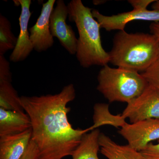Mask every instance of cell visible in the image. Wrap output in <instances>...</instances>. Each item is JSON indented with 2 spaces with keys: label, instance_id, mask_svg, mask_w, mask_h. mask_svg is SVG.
Returning <instances> with one entry per match:
<instances>
[{
  "label": "cell",
  "instance_id": "cell-1",
  "mask_svg": "<svg viewBox=\"0 0 159 159\" xmlns=\"http://www.w3.org/2000/svg\"><path fill=\"white\" fill-rule=\"evenodd\" d=\"M73 84L59 93L21 96L20 102L31 122L32 139L39 150L37 159H62L71 156L89 129H75L69 122L67 106L76 98Z\"/></svg>",
  "mask_w": 159,
  "mask_h": 159
},
{
  "label": "cell",
  "instance_id": "cell-2",
  "mask_svg": "<svg viewBox=\"0 0 159 159\" xmlns=\"http://www.w3.org/2000/svg\"><path fill=\"white\" fill-rule=\"evenodd\" d=\"M67 6L69 20L75 23L79 34L75 55L80 66L89 68L107 65L109 54L102 47L101 26L93 16V9L84 6L81 0H72Z\"/></svg>",
  "mask_w": 159,
  "mask_h": 159
},
{
  "label": "cell",
  "instance_id": "cell-3",
  "mask_svg": "<svg viewBox=\"0 0 159 159\" xmlns=\"http://www.w3.org/2000/svg\"><path fill=\"white\" fill-rule=\"evenodd\" d=\"M108 53L112 64L142 73L159 59V43L151 33L119 31Z\"/></svg>",
  "mask_w": 159,
  "mask_h": 159
},
{
  "label": "cell",
  "instance_id": "cell-4",
  "mask_svg": "<svg viewBox=\"0 0 159 159\" xmlns=\"http://www.w3.org/2000/svg\"><path fill=\"white\" fill-rule=\"evenodd\" d=\"M97 80V90L110 102L128 103L140 96L148 84L139 72L108 65L99 71Z\"/></svg>",
  "mask_w": 159,
  "mask_h": 159
},
{
  "label": "cell",
  "instance_id": "cell-5",
  "mask_svg": "<svg viewBox=\"0 0 159 159\" xmlns=\"http://www.w3.org/2000/svg\"><path fill=\"white\" fill-rule=\"evenodd\" d=\"M122 116L130 123L159 119V91L148 84L140 96L127 103Z\"/></svg>",
  "mask_w": 159,
  "mask_h": 159
},
{
  "label": "cell",
  "instance_id": "cell-6",
  "mask_svg": "<svg viewBox=\"0 0 159 159\" xmlns=\"http://www.w3.org/2000/svg\"><path fill=\"white\" fill-rule=\"evenodd\" d=\"M56 5L50 17L51 34L59 41L61 45L71 55L77 52L78 39L73 28L67 24L68 8L63 0L56 1Z\"/></svg>",
  "mask_w": 159,
  "mask_h": 159
},
{
  "label": "cell",
  "instance_id": "cell-7",
  "mask_svg": "<svg viewBox=\"0 0 159 159\" xmlns=\"http://www.w3.org/2000/svg\"><path fill=\"white\" fill-rule=\"evenodd\" d=\"M119 133L131 148L141 151L152 141L159 139V119L127 123L121 128Z\"/></svg>",
  "mask_w": 159,
  "mask_h": 159
},
{
  "label": "cell",
  "instance_id": "cell-8",
  "mask_svg": "<svg viewBox=\"0 0 159 159\" xmlns=\"http://www.w3.org/2000/svg\"><path fill=\"white\" fill-rule=\"evenodd\" d=\"M93 17L107 31H123L128 23L134 20H145L159 22V10L147 9H133L132 11L115 15H103L97 9H93Z\"/></svg>",
  "mask_w": 159,
  "mask_h": 159
},
{
  "label": "cell",
  "instance_id": "cell-9",
  "mask_svg": "<svg viewBox=\"0 0 159 159\" xmlns=\"http://www.w3.org/2000/svg\"><path fill=\"white\" fill-rule=\"evenodd\" d=\"M56 2L55 0H48L43 4L39 17L29 29L33 50L36 52H45L54 44V37L50 31V17Z\"/></svg>",
  "mask_w": 159,
  "mask_h": 159
},
{
  "label": "cell",
  "instance_id": "cell-10",
  "mask_svg": "<svg viewBox=\"0 0 159 159\" xmlns=\"http://www.w3.org/2000/svg\"><path fill=\"white\" fill-rule=\"evenodd\" d=\"M18 1L21 9L19 19L20 31L17 37V43L9 57L10 61L14 63L25 60L34 50L28 29L29 20L32 13L30 11L31 1L18 0Z\"/></svg>",
  "mask_w": 159,
  "mask_h": 159
},
{
  "label": "cell",
  "instance_id": "cell-11",
  "mask_svg": "<svg viewBox=\"0 0 159 159\" xmlns=\"http://www.w3.org/2000/svg\"><path fill=\"white\" fill-rule=\"evenodd\" d=\"M32 139V129L22 133L0 137V159H20Z\"/></svg>",
  "mask_w": 159,
  "mask_h": 159
},
{
  "label": "cell",
  "instance_id": "cell-12",
  "mask_svg": "<svg viewBox=\"0 0 159 159\" xmlns=\"http://www.w3.org/2000/svg\"><path fill=\"white\" fill-rule=\"evenodd\" d=\"M31 129V119L25 112L0 108V137L17 134Z\"/></svg>",
  "mask_w": 159,
  "mask_h": 159
},
{
  "label": "cell",
  "instance_id": "cell-13",
  "mask_svg": "<svg viewBox=\"0 0 159 159\" xmlns=\"http://www.w3.org/2000/svg\"><path fill=\"white\" fill-rule=\"evenodd\" d=\"M100 152L108 159H141L140 152L128 145L117 144L104 134L99 138Z\"/></svg>",
  "mask_w": 159,
  "mask_h": 159
},
{
  "label": "cell",
  "instance_id": "cell-14",
  "mask_svg": "<svg viewBox=\"0 0 159 159\" xmlns=\"http://www.w3.org/2000/svg\"><path fill=\"white\" fill-rule=\"evenodd\" d=\"M100 131L98 129L91 131L83 136L81 142L71 155L72 159H99V138Z\"/></svg>",
  "mask_w": 159,
  "mask_h": 159
},
{
  "label": "cell",
  "instance_id": "cell-15",
  "mask_svg": "<svg viewBox=\"0 0 159 159\" xmlns=\"http://www.w3.org/2000/svg\"><path fill=\"white\" fill-rule=\"evenodd\" d=\"M93 110V124L89 127L91 131L99 126L106 125H111L116 127L120 126L122 128L127 123L122 115L115 116L111 113L108 104L96 103L94 105Z\"/></svg>",
  "mask_w": 159,
  "mask_h": 159
},
{
  "label": "cell",
  "instance_id": "cell-16",
  "mask_svg": "<svg viewBox=\"0 0 159 159\" xmlns=\"http://www.w3.org/2000/svg\"><path fill=\"white\" fill-rule=\"evenodd\" d=\"M17 92L11 82H0V108L19 112H25L20 102Z\"/></svg>",
  "mask_w": 159,
  "mask_h": 159
},
{
  "label": "cell",
  "instance_id": "cell-17",
  "mask_svg": "<svg viewBox=\"0 0 159 159\" xmlns=\"http://www.w3.org/2000/svg\"><path fill=\"white\" fill-rule=\"evenodd\" d=\"M18 38L11 31L10 21L2 14H0V55H4L9 50H14Z\"/></svg>",
  "mask_w": 159,
  "mask_h": 159
},
{
  "label": "cell",
  "instance_id": "cell-18",
  "mask_svg": "<svg viewBox=\"0 0 159 159\" xmlns=\"http://www.w3.org/2000/svg\"><path fill=\"white\" fill-rule=\"evenodd\" d=\"M141 74L148 84L159 91V59Z\"/></svg>",
  "mask_w": 159,
  "mask_h": 159
},
{
  "label": "cell",
  "instance_id": "cell-19",
  "mask_svg": "<svg viewBox=\"0 0 159 159\" xmlns=\"http://www.w3.org/2000/svg\"><path fill=\"white\" fill-rule=\"evenodd\" d=\"M2 81L12 82L10 63L4 55H0V82Z\"/></svg>",
  "mask_w": 159,
  "mask_h": 159
},
{
  "label": "cell",
  "instance_id": "cell-20",
  "mask_svg": "<svg viewBox=\"0 0 159 159\" xmlns=\"http://www.w3.org/2000/svg\"><path fill=\"white\" fill-rule=\"evenodd\" d=\"M139 152L141 159H159V142L157 144L151 142Z\"/></svg>",
  "mask_w": 159,
  "mask_h": 159
},
{
  "label": "cell",
  "instance_id": "cell-21",
  "mask_svg": "<svg viewBox=\"0 0 159 159\" xmlns=\"http://www.w3.org/2000/svg\"><path fill=\"white\" fill-rule=\"evenodd\" d=\"M39 150L37 145L31 139L25 152L20 159H37Z\"/></svg>",
  "mask_w": 159,
  "mask_h": 159
},
{
  "label": "cell",
  "instance_id": "cell-22",
  "mask_svg": "<svg viewBox=\"0 0 159 159\" xmlns=\"http://www.w3.org/2000/svg\"><path fill=\"white\" fill-rule=\"evenodd\" d=\"M155 1V0H129L128 2L133 9H147L150 4L153 3Z\"/></svg>",
  "mask_w": 159,
  "mask_h": 159
},
{
  "label": "cell",
  "instance_id": "cell-23",
  "mask_svg": "<svg viewBox=\"0 0 159 159\" xmlns=\"http://www.w3.org/2000/svg\"><path fill=\"white\" fill-rule=\"evenodd\" d=\"M149 29L151 34L155 36L159 43V22H152L151 24Z\"/></svg>",
  "mask_w": 159,
  "mask_h": 159
},
{
  "label": "cell",
  "instance_id": "cell-24",
  "mask_svg": "<svg viewBox=\"0 0 159 159\" xmlns=\"http://www.w3.org/2000/svg\"><path fill=\"white\" fill-rule=\"evenodd\" d=\"M152 8L153 9V10H159V0L156 1L152 4Z\"/></svg>",
  "mask_w": 159,
  "mask_h": 159
}]
</instances>
